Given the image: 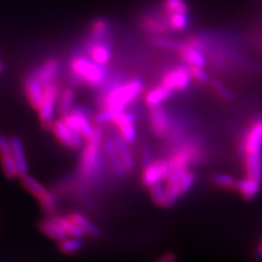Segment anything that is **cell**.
<instances>
[{"label": "cell", "instance_id": "1", "mask_svg": "<svg viewBox=\"0 0 262 262\" xmlns=\"http://www.w3.org/2000/svg\"><path fill=\"white\" fill-rule=\"evenodd\" d=\"M143 83L140 79H134L126 83L120 80H113L103 88V92L98 97L101 112L96 115L95 122L100 126L112 121L115 115L126 111L127 106L140 95Z\"/></svg>", "mask_w": 262, "mask_h": 262}, {"label": "cell", "instance_id": "2", "mask_svg": "<svg viewBox=\"0 0 262 262\" xmlns=\"http://www.w3.org/2000/svg\"><path fill=\"white\" fill-rule=\"evenodd\" d=\"M246 177L262 182V118L251 122L241 144Z\"/></svg>", "mask_w": 262, "mask_h": 262}, {"label": "cell", "instance_id": "3", "mask_svg": "<svg viewBox=\"0 0 262 262\" xmlns=\"http://www.w3.org/2000/svg\"><path fill=\"white\" fill-rule=\"evenodd\" d=\"M71 76L78 83L88 84L91 88H102L108 79L105 66L96 63L85 56H77L70 63Z\"/></svg>", "mask_w": 262, "mask_h": 262}, {"label": "cell", "instance_id": "4", "mask_svg": "<svg viewBox=\"0 0 262 262\" xmlns=\"http://www.w3.org/2000/svg\"><path fill=\"white\" fill-rule=\"evenodd\" d=\"M103 142V131L101 127L94 128L92 135L86 139V145L82 152L80 169L85 177H93L101 166V147Z\"/></svg>", "mask_w": 262, "mask_h": 262}, {"label": "cell", "instance_id": "5", "mask_svg": "<svg viewBox=\"0 0 262 262\" xmlns=\"http://www.w3.org/2000/svg\"><path fill=\"white\" fill-rule=\"evenodd\" d=\"M59 93V88L55 82L44 86L43 100L38 106L37 112L39 120L42 121L43 126L47 129H51L54 122L55 112L57 110V104H58Z\"/></svg>", "mask_w": 262, "mask_h": 262}, {"label": "cell", "instance_id": "6", "mask_svg": "<svg viewBox=\"0 0 262 262\" xmlns=\"http://www.w3.org/2000/svg\"><path fill=\"white\" fill-rule=\"evenodd\" d=\"M170 171L167 159L153 160L147 165L143 166L141 176L142 184L149 189L150 187L165 182Z\"/></svg>", "mask_w": 262, "mask_h": 262}, {"label": "cell", "instance_id": "7", "mask_svg": "<svg viewBox=\"0 0 262 262\" xmlns=\"http://www.w3.org/2000/svg\"><path fill=\"white\" fill-rule=\"evenodd\" d=\"M191 76L189 68L179 66L174 69L168 70L163 77L162 84L165 85L171 92L185 91L190 85Z\"/></svg>", "mask_w": 262, "mask_h": 262}, {"label": "cell", "instance_id": "8", "mask_svg": "<svg viewBox=\"0 0 262 262\" xmlns=\"http://www.w3.org/2000/svg\"><path fill=\"white\" fill-rule=\"evenodd\" d=\"M150 125L155 136L166 137L170 129V120L166 110L162 105L150 107Z\"/></svg>", "mask_w": 262, "mask_h": 262}, {"label": "cell", "instance_id": "9", "mask_svg": "<svg viewBox=\"0 0 262 262\" xmlns=\"http://www.w3.org/2000/svg\"><path fill=\"white\" fill-rule=\"evenodd\" d=\"M60 72V63L59 61L52 58L46 60L43 64H40L39 67L32 73V76L34 77L40 84L43 86L54 83L56 79L58 78Z\"/></svg>", "mask_w": 262, "mask_h": 262}, {"label": "cell", "instance_id": "10", "mask_svg": "<svg viewBox=\"0 0 262 262\" xmlns=\"http://www.w3.org/2000/svg\"><path fill=\"white\" fill-rule=\"evenodd\" d=\"M85 52L93 61L102 66L107 64L112 58V46L106 39L100 40V42L88 40L85 44Z\"/></svg>", "mask_w": 262, "mask_h": 262}, {"label": "cell", "instance_id": "11", "mask_svg": "<svg viewBox=\"0 0 262 262\" xmlns=\"http://www.w3.org/2000/svg\"><path fill=\"white\" fill-rule=\"evenodd\" d=\"M178 53L180 58H182L186 63L192 67H200L203 68L207 64L206 57L202 54L201 48L190 43H183L179 47Z\"/></svg>", "mask_w": 262, "mask_h": 262}, {"label": "cell", "instance_id": "12", "mask_svg": "<svg viewBox=\"0 0 262 262\" xmlns=\"http://www.w3.org/2000/svg\"><path fill=\"white\" fill-rule=\"evenodd\" d=\"M11 155L13 161L15 163L16 170H18V175L20 177L27 175L29 173V163L24 151V145L19 137H11Z\"/></svg>", "mask_w": 262, "mask_h": 262}, {"label": "cell", "instance_id": "13", "mask_svg": "<svg viewBox=\"0 0 262 262\" xmlns=\"http://www.w3.org/2000/svg\"><path fill=\"white\" fill-rule=\"evenodd\" d=\"M262 188V182L249 177H243L236 179L233 190L238 192L245 200H252L260 193Z\"/></svg>", "mask_w": 262, "mask_h": 262}, {"label": "cell", "instance_id": "14", "mask_svg": "<svg viewBox=\"0 0 262 262\" xmlns=\"http://www.w3.org/2000/svg\"><path fill=\"white\" fill-rule=\"evenodd\" d=\"M24 91H26L30 104L35 110H37L38 106L40 105V102L43 100L44 86L34 77L30 75L26 79V81H24Z\"/></svg>", "mask_w": 262, "mask_h": 262}, {"label": "cell", "instance_id": "15", "mask_svg": "<svg viewBox=\"0 0 262 262\" xmlns=\"http://www.w3.org/2000/svg\"><path fill=\"white\" fill-rule=\"evenodd\" d=\"M113 140L117 147L118 158L121 161V163L124 164V166L127 168L128 171L134 169L135 168V159L129 149V144L119 136V134L114 135Z\"/></svg>", "mask_w": 262, "mask_h": 262}, {"label": "cell", "instance_id": "16", "mask_svg": "<svg viewBox=\"0 0 262 262\" xmlns=\"http://www.w3.org/2000/svg\"><path fill=\"white\" fill-rule=\"evenodd\" d=\"M170 90H168L164 84H160L158 86L153 88L150 90L147 94L145 95V103L149 107H155V106H160L164 102H165L167 98L171 95Z\"/></svg>", "mask_w": 262, "mask_h": 262}, {"label": "cell", "instance_id": "17", "mask_svg": "<svg viewBox=\"0 0 262 262\" xmlns=\"http://www.w3.org/2000/svg\"><path fill=\"white\" fill-rule=\"evenodd\" d=\"M39 227L40 231H42L46 236H48L49 238H52L56 242H61L66 237H68L67 234L62 231L61 227L57 224L54 219L43 220L39 224Z\"/></svg>", "mask_w": 262, "mask_h": 262}, {"label": "cell", "instance_id": "18", "mask_svg": "<svg viewBox=\"0 0 262 262\" xmlns=\"http://www.w3.org/2000/svg\"><path fill=\"white\" fill-rule=\"evenodd\" d=\"M111 30V23L105 19H96L91 26V34H90V42H100L107 38Z\"/></svg>", "mask_w": 262, "mask_h": 262}, {"label": "cell", "instance_id": "19", "mask_svg": "<svg viewBox=\"0 0 262 262\" xmlns=\"http://www.w3.org/2000/svg\"><path fill=\"white\" fill-rule=\"evenodd\" d=\"M70 112L75 114L77 119H78V127H79L80 134L84 139H88L90 136L92 135L93 130H94L93 125L91 124V121H90V119H89L88 112L84 108H81V107H73Z\"/></svg>", "mask_w": 262, "mask_h": 262}, {"label": "cell", "instance_id": "20", "mask_svg": "<svg viewBox=\"0 0 262 262\" xmlns=\"http://www.w3.org/2000/svg\"><path fill=\"white\" fill-rule=\"evenodd\" d=\"M75 92L70 88H66L59 93L58 97V104H57V111L61 115L64 116L70 111L73 108V102H75Z\"/></svg>", "mask_w": 262, "mask_h": 262}, {"label": "cell", "instance_id": "21", "mask_svg": "<svg viewBox=\"0 0 262 262\" xmlns=\"http://www.w3.org/2000/svg\"><path fill=\"white\" fill-rule=\"evenodd\" d=\"M54 220L61 227L62 231L67 234V236L79 237V238H83L85 236V233L69 216H58L54 217Z\"/></svg>", "mask_w": 262, "mask_h": 262}, {"label": "cell", "instance_id": "22", "mask_svg": "<svg viewBox=\"0 0 262 262\" xmlns=\"http://www.w3.org/2000/svg\"><path fill=\"white\" fill-rule=\"evenodd\" d=\"M69 217L85 233V235L88 234L92 237L100 235V229H98V227L84 215L80 214V213H72L71 215H69Z\"/></svg>", "mask_w": 262, "mask_h": 262}, {"label": "cell", "instance_id": "23", "mask_svg": "<svg viewBox=\"0 0 262 262\" xmlns=\"http://www.w3.org/2000/svg\"><path fill=\"white\" fill-rule=\"evenodd\" d=\"M55 137L66 146L71 147V135L68 126L64 124V121L61 119L54 120L51 127Z\"/></svg>", "mask_w": 262, "mask_h": 262}, {"label": "cell", "instance_id": "24", "mask_svg": "<svg viewBox=\"0 0 262 262\" xmlns=\"http://www.w3.org/2000/svg\"><path fill=\"white\" fill-rule=\"evenodd\" d=\"M167 24L161 21L160 19L154 18V16H146L142 20V28L146 31L151 33V34L154 35H161L166 33Z\"/></svg>", "mask_w": 262, "mask_h": 262}, {"label": "cell", "instance_id": "25", "mask_svg": "<svg viewBox=\"0 0 262 262\" xmlns=\"http://www.w3.org/2000/svg\"><path fill=\"white\" fill-rule=\"evenodd\" d=\"M21 178H22V184L24 187H26V189L31 194L36 196L37 199L40 198V196H42L47 191L46 188L42 184H40L36 178L30 176L29 174L22 176Z\"/></svg>", "mask_w": 262, "mask_h": 262}, {"label": "cell", "instance_id": "26", "mask_svg": "<svg viewBox=\"0 0 262 262\" xmlns=\"http://www.w3.org/2000/svg\"><path fill=\"white\" fill-rule=\"evenodd\" d=\"M168 19L166 21L168 28L174 31H184L187 29L188 23H189V18H188L187 12H178L167 14Z\"/></svg>", "mask_w": 262, "mask_h": 262}, {"label": "cell", "instance_id": "27", "mask_svg": "<svg viewBox=\"0 0 262 262\" xmlns=\"http://www.w3.org/2000/svg\"><path fill=\"white\" fill-rule=\"evenodd\" d=\"M59 243H60V250L63 253L78 252L79 250L82 249V247H83L84 245L82 238H79V237H71V236L66 237L64 239H62Z\"/></svg>", "mask_w": 262, "mask_h": 262}, {"label": "cell", "instance_id": "28", "mask_svg": "<svg viewBox=\"0 0 262 262\" xmlns=\"http://www.w3.org/2000/svg\"><path fill=\"white\" fill-rule=\"evenodd\" d=\"M212 182L222 189H233L236 179L226 173H217L212 176Z\"/></svg>", "mask_w": 262, "mask_h": 262}, {"label": "cell", "instance_id": "29", "mask_svg": "<svg viewBox=\"0 0 262 262\" xmlns=\"http://www.w3.org/2000/svg\"><path fill=\"white\" fill-rule=\"evenodd\" d=\"M119 130V136L124 139L128 144H133L137 140V129L135 122H129V124L121 125L117 127Z\"/></svg>", "mask_w": 262, "mask_h": 262}, {"label": "cell", "instance_id": "30", "mask_svg": "<svg viewBox=\"0 0 262 262\" xmlns=\"http://www.w3.org/2000/svg\"><path fill=\"white\" fill-rule=\"evenodd\" d=\"M0 163H2V167L5 171V174L7 175V177L15 178L19 176L18 170H16L15 163L13 161V158L11 154L2 155V157H0Z\"/></svg>", "mask_w": 262, "mask_h": 262}, {"label": "cell", "instance_id": "31", "mask_svg": "<svg viewBox=\"0 0 262 262\" xmlns=\"http://www.w3.org/2000/svg\"><path fill=\"white\" fill-rule=\"evenodd\" d=\"M151 44L157 46V47H160V48L168 49V51H178L179 47L182 46L183 43L177 42V40H174L171 38L157 36V37H153L151 39Z\"/></svg>", "mask_w": 262, "mask_h": 262}, {"label": "cell", "instance_id": "32", "mask_svg": "<svg viewBox=\"0 0 262 262\" xmlns=\"http://www.w3.org/2000/svg\"><path fill=\"white\" fill-rule=\"evenodd\" d=\"M164 6L167 14L188 11V6L185 0H165Z\"/></svg>", "mask_w": 262, "mask_h": 262}, {"label": "cell", "instance_id": "33", "mask_svg": "<svg viewBox=\"0 0 262 262\" xmlns=\"http://www.w3.org/2000/svg\"><path fill=\"white\" fill-rule=\"evenodd\" d=\"M212 86L214 89V91L217 93L220 97H222L225 101H233L234 100V94L233 92L229 90L222 81H220L217 79L212 81Z\"/></svg>", "mask_w": 262, "mask_h": 262}, {"label": "cell", "instance_id": "34", "mask_svg": "<svg viewBox=\"0 0 262 262\" xmlns=\"http://www.w3.org/2000/svg\"><path fill=\"white\" fill-rule=\"evenodd\" d=\"M136 115L131 112L127 111H122L118 113L117 115H115L114 118L112 119V122L115 126H121L125 124H129V122H136Z\"/></svg>", "mask_w": 262, "mask_h": 262}, {"label": "cell", "instance_id": "35", "mask_svg": "<svg viewBox=\"0 0 262 262\" xmlns=\"http://www.w3.org/2000/svg\"><path fill=\"white\" fill-rule=\"evenodd\" d=\"M42 208L47 212H54L57 207V200L51 191H46L40 198H38Z\"/></svg>", "mask_w": 262, "mask_h": 262}, {"label": "cell", "instance_id": "36", "mask_svg": "<svg viewBox=\"0 0 262 262\" xmlns=\"http://www.w3.org/2000/svg\"><path fill=\"white\" fill-rule=\"evenodd\" d=\"M102 146H103V151L105 153L106 157H107L111 161L119 159L118 158V152H117V147L116 144H115L113 138H108L105 139L102 142Z\"/></svg>", "mask_w": 262, "mask_h": 262}, {"label": "cell", "instance_id": "37", "mask_svg": "<svg viewBox=\"0 0 262 262\" xmlns=\"http://www.w3.org/2000/svg\"><path fill=\"white\" fill-rule=\"evenodd\" d=\"M189 72H190V76L191 78H193L194 80H196L200 83H209L210 82V77L207 73V71H204L203 68L200 67H192V66H189Z\"/></svg>", "mask_w": 262, "mask_h": 262}, {"label": "cell", "instance_id": "38", "mask_svg": "<svg viewBox=\"0 0 262 262\" xmlns=\"http://www.w3.org/2000/svg\"><path fill=\"white\" fill-rule=\"evenodd\" d=\"M112 166H113V170H114L115 175L120 177V178L125 177L127 175V173H128L127 168L124 166V164L121 163V161L119 159L113 160L112 161Z\"/></svg>", "mask_w": 262, "mask_h": 262}, {"label": "cell", "instance_id": "39", "mask_svg": "<svg viewBox=\"0 0 262 262\" xmlns=\"http://www.w3.org/2000/svg\"><path fill=\"white\" fill-rule=\"evenodd\" d=\"M7 154H11L10 139L7 138L5 135L0 134V157Z\"/></svg>", "mask_w": 262, "mask_h": 262}, {"label": "cell", "instance_id": "40", "mask_svg": "<svg viewBox=\"0 0 262 262\" xmlns=\"http://www.w3.org/2000/svg\"><path fill=\"white\" fill-rule=\"evenodd\" d=\"M141 161H142V164L143 166L147 165V164L151 163L153 160H152V154H151V151L147 146H143L142 150H141Z\"/></svg>", "mask_w": 262, "mask_h": 262}, {"label": "cell", "instance_id": "41", "mask_svg": "<svg viewBox=\"0 0 262 262\" xmlns=\"http://www.w3.org/2000/svg\"><path fill=\"white\" fill-rule=\"evenodd\" d=\"M154 262H176V256L174 253H166V255H163L162 257H160L157 261Z\"/></svg>", "mask_w": 262, "mask_h": 262}, {"label": "cell", "instance_id": "42", "mask_svg": "<svg viewBox=\"0 0 262 262\" xmlns=\"http://www.w3.org/2000/svg\"><path fill=\"white\" fill-rule=\"evenodd\" d=\"M257 257L259 259H262V239H261V242L258 246V248H257Z\"/></svg>", "mask_w": 262, "mask_h": 262}, {"label": "cell", "instance_id": "43", "mask_svg": "<svg viewBox=\"0 0 262 262\" xmlns=\"http://www.w3.org/2000/svg\"><path fill=\"white\" fill-rule=\"evenodd\" d=\"M4 69H5V67H4V63L0 61V73H2L3 71H4Z\"/></svg>", "mask_w": 262, "mask_h": 262}]
</instances>
